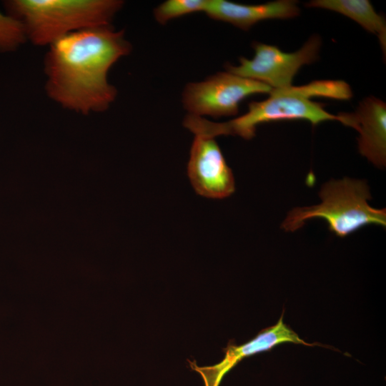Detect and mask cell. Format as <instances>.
<instances>
[{
  "instance_id": "1",
  "label": "cell",
  "mask_w": 386,
  "mask_h": 386,
  "mask_svg": "<svg viewBox=\"0 0 386 386\" xmlns=\"http://www.w3.org/2000/svg\"><path fill=\"white\" fill-rule=\"evenodd\" d=\"M49 46L44 59L46 95L61 107L81 114L105 112L117 95L108 73L132 51L124 30L112 25L82 29Z\"/></svg>"
},
{
  "instance_id": "2",
  "label": "cell",
  "mask_w": 386,
  "mask_h": 386,
  "mask_svg": "<svg viewBox=\"0 0 386 386\" xmlns=\"http://www.w3.org/2000/svg\"><path fill=\"white\" fill-rule=\"evenodd\" d=\"M121 0H6V13L19 21L27 41L49 46L70 33L112 25Z\"/></svg>"
},
{
  "instance_id": "3",
  "label": "cell",
  "mask_w": 386,
  "mask_h": 386,
  "mask_svg": "<svg viewBox=\"0 0 386 386\" xmlns=\"http://www.w3.org/2000/svg\"><path fill=\"white\" fill-rule=\"evenodd\" d=\"M319 194L320 204L292 209L281 228L295 232L307 220L322 218L331 232L343 237L367 224L386 225V210L369 205L371 194L364 180L348 177L331 180L322 185Z\"/></svg>"
},
{
  "instance_id": "4",
  "label": "cell",
  "mask_w": 386,
  "mask_h": 386,
  "mask_svg": "<svg viewBox=\"0 0 386 386\" xmlns=\"http://www.w3.org/2000/svg\"><path fill=\"white\" fill-rule=\"evenodd\" d=\"M269 96L251 102L247 113L226 122L217 123L195 117L191 129L195 135L214 138L221 135H237L251 139L259 124L279 120L305 119L313 126L327 120L340 121L338 115L328 113L323 104L305 95L300 86L272 89Z\"/></svg>"
},
{
  "instance_id": "5",
  "label": "cell",
  "mask_w": 386,
  "mask_h": 386,
  "mask_svg": "<svg viewBox=\"0 0 386 386\" xmlns=\"http://www.w3.org/2000/svg\"><path fill=\"white\" fill-rule=\"evenodd\" d=\"M272 89L263 83L226 71L204 81L187 84L182 103L189 114L194 116H234L244 99L256 94H269Z\"/></svg>"
},
{
  "instance_id": "6",
  "label": "cell",
  "mask_w": 386,
  "mask_h": 386,
  "mask_svg": "<svg viewBox=\"0 0 386 386\" xmlns=\"http://www.w3.org/2000/svg\"><path fill=\"white\" fill-rule=\"evenodd\" d=\"M321 38L313 35L298 51L286 53L278 47L260 42H254V56L249 59L239 58V64L225 66L227 71L263 83L272 89L292 86L299 69L319 58Z\"/></svg>"
},
{
  "instance_id": "7",
  "label": "cell",
  "mask_w": 386,
  "mask_h": 386,
  "mask_svg": "<svg viewBox=\"0 0 386 386\" xmlns=\"http://www.w3.org/2000/svg\"><path fill=\"white\" fill-rule=\"evenodd\" d=\"M187 174L194 190L201 196L223 199L235 190L232 172L213 138L195 136Z\"/></svg>"
},
{
  "instance_id": "8",
  "label": "cell",
  "mask_w": 386,
  "mask_h": 386,
  "mask_svg": "<svg viewBox=\"0 0 386 386\" xmlns=\"http://www.w3.org/2000/svg\"><path fill=\"white\" fill-rule=\"evenodd\" d=\"M340 122L359 132L360 153L378 167L386 164V104L369 96L361 101L354 112H340Z\"/></svg>"
},
{
  "instance_id": "9",
  "label": "cell",
  "mask_w": 386,
  "mask_h": 386,
  "mask_svg": "<svg viewBox=\"0 0 386 386\" xmlns=\"http://www.w3.org/2000/svg\"><path fill=\"white\" fill-rule=\"evenodd\" d=\"M283 315L277 324L262 330L254 338L241 345H229L227 347L223 360L212 366L199 367L192 363L191 367L200 374L204 386H219L224 375L227 373L244 357L272 349L274 346L285 343L301 344L313 346L307 343L282 320Z\"/></svg>"
},
{
  "instance_id": "10",
  "label": "cell",
  "mask_w": 386,
  "mask_h": 386,
  "mask_svg": "<svg viewBox=\"0 0 386 386\" xmlns=\"http://www.w3.org/2000/svg\"><path fill=\"white\" fill-rule=\"evenodd\" d=\"M212 19L230 23L244 31L270 19H290L299 15L297 2L278 0L260 4H242L226 0H209L204 11Z\"/></svg>"
},
{
  "instance_id": "11",
  "label": "cell",
  "mask_w": 386,
  "mask_h": 386,
  "mask_svg": "<svg viewBox=\"0 0 386 386\" xmlns=\"http://www.w3.org/2000/svg\"><path fill=\"white\" fill-rule=\"evenodd\" d=\"M307 7L331 10L357 22L367 31L376 35L384 56L386 53V24L385 18L378 14L367 0H313L306 4Z\"/></svg>"
},
{
  "instance_id": "12",
  "label": "cell",
  "mask_w": 386,
  "mask_h": 386,
  "mask_svg": "<svg viewBox=\"0 0 386 386\" xmlns=\"http://www.w3.org/2000/svg\"><path fill=\"white\" fill-rule=\"evenodd\" d=\"M209 0H167L154 10L157 22L166 24L169 20L197 11H204Z\"/></svg>"
},
{
  "instance_id": "13",
  "label": "cell",
  "mask_w": 386,
  "mask_h": 386,
  "mask_svg": "<svg viewBox=\"0 0 386 386\" xmlns=\"http://www.w3.org/2000/svg\"><path fill=\"white\" fill-rule=\"evenodd\" d=\"M26 41L21 23L0 11V52L14 51Z\"/></svg>"
}]
</instances>
